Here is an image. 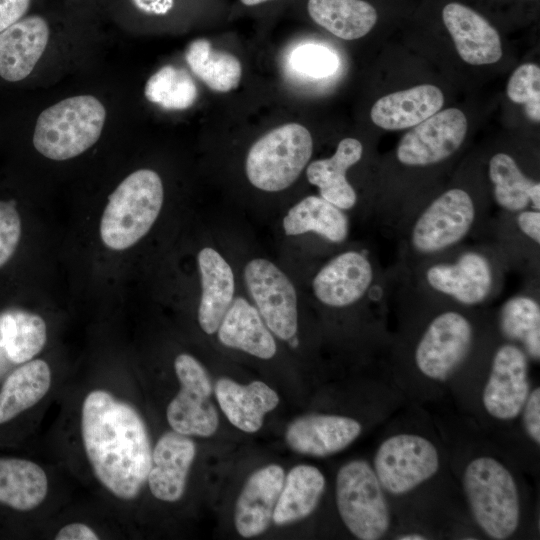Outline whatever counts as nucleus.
Masks as SVG:
<instances>
[{
    "label": "nucleus",
    "instance_id": "f257e3e1",
    "mask_svg": "<svg viewBox=\"0 0 540 540\" xmlns=\"http://www.w3.org/2000/svg\"><path fill=\"white\" fill-rule=\"evenodd\" d=\"M81 435L98 481L119 499L136 498L152 462L148 430L137 410L108 391L93 390L82 404Z\"/></svg>",
    "mask_w": 540,
    "mask_h": 540
},
{
    "label": "nucleus",
    "instance_id": "f03ea898",
    "mask_svg": "<svg viewBox=\"0 0 540 540\" xmlns=\"http://www.w3.org/2000/svg\"><path fill=\"white\" fill-rule=\"evenodd\" d=\"M164 200L157 172L139 169L129 174L110 194L100 221V236L111 250L135 245L151 229Z\"/></svg>",
    "mask_w": 540,
    "mask_h": 540
},
{
    "label": "nucleus",
    "instance_id": "7ed1b4c3",
    "mask_svg": "<svg viewBox=\"0 0 540 540\" xmlns=\"http://www.w3.org/2000/svg\"><path fill=\"white\" fill-rule=\"evenodd\" d=\"M105 119V107L94 96L63 99L40 113L33 145L41 155L51 160L77 157L98 141Z\"/></svg>",
    "mask_w": 540,
    "mask_h": 540
},
{
    "label": "nucleus",
    "instance_id": "20e7f679",
    "mask_svg": "<svg viewBox=\"0 0 540 540\" xmlns=\"http://www.w3.org/2000/svg\"><path fill=\"white\" fill-rule=\"evenodd\" d=\"M463 488L478 526L492 539L510 537L520 521V499L509 470L492 457H478L466 467Z\"/></svg>",
    "mask_w": 540,
    "mask_h": 540
},
{
    "label": "nucleus",
    "instance_id": "39448f33",
    "mask_svg": "<svg viewBox=\"0 0 540 540\" xmlns=\"http://www.w3.org/2000/svg\"><path fill=\"white\" fill-rule=\"evenodd\" d=\"M313 151L309 130L298 123L276 127L249 149L245 172L259 190L278 192L290 187L307 166Z\"/></svg>",
    "mask_w": 540,
    "mask_h": 540
},
{
    "label": "nucleus",
    "instance_id": "423d86ee",
    "mask_svg": "<svg viewBox=\"0 0 540 540\" xmlns=\"http://www.w3.org/2000/svg\"><path fill=\"white\" fill-rule=\"evenodd\" d=\"M336 503L348 530L361 540H378L390 526V512L375 471L364 460L344 464L336 477Z\"/></svg>",
    "mask_w": 540,
    "mask_h": 540
},
{
    "label": "nucleus",
    "instance_id": "0eeeda50",
    "mask_svg": "<svg viewBox=\"0 0 540 540\" xmlns=\"http://www.w3.org/2000/svg\"><path fill=\"white\" fill-rule=\"evenodd\" d=\"M174 369L180 389L167 406L170 427L187 436L213 435L219 426V415L211 400L214 390L208 372L187 353L176 357Z\"/></svg>",
    "mask_w": 540,
    "mask_h": 540
},
{
    "label": "nucleus",
    "instance_id": "6e6552de",
    "mask_svg": "<svg viewBox=\"0 0 540 540\" xmlns=\"http://www.w3.org/2000/svg\"><path fill=\"white\" fill-rule=\"evenodd\" d=\"M439 469V454L428 439L397 434L379 446L374 471L383 489L400 495L431 478Z\"/></svg>",
    "mask_w": 540,
    "mask_h": 540
},
{
    "label": "nucleus",
    "instance_id": "1a4fd4ad",
    "mask_svg": "<svg viewBox=\"0 0 540 540\" xmlns=\"http://www.w3.org/2000/svg\"><path fill=\"white\" fill-rule=\"evenodd\" d=\"M475 205L463 189L445 191L419 215L411 231V245L422 255L442 252L459 243L475 220Z\"/></svg>",
    "mask_w": 540,
    "mask_h": 540
},
{
    "label": "nucleus",
    "instance_id": "9d476101",
    "mask_svg": "<svg viewBox=\"0 0 540 540\" xmlns=\"http://www.w3.org/2000/svg\"><path fill=\"white\" fill-rule=\"evenodd\" d=\"M246 287L268 329L288 341L298 329L297 295L288 276L273 262L256 258L244 269Z\"/></svg>",
    "mask_w": 540,
    "mask_h": 540
},
{
    "label": "nucleus",
    "instance_id": "9b49d317",
    "mask_svg": "<svg viewBox=\"0 0 540 540\" xmlns=\"http://www.w3.org/2000/svg\"><path fill=\"white\" fill-rule=\"evenodd\" d=\"M472 342L470 321L459 312L445 311L427 326L415 350V363L426 377L444 381L463 363Z\"/></svg>",
    "mask_w": 540,
    "mask_h": 540
},
{
    "label": "nucleus",
    "instance_id": "f8f14e48",
    "mask_svg": "<svg viewBox=\"0 0 540 540\" xmlns=\"http://www.w3.org/2000/svg\"><path fill=\"white\" fill-rule=\"evenodd\" d=\"M467 119L456 108L438 111L415 125L400 140L397 159L407 166H428L451 156L463 143Z\"/></svg>",
    "mask_w": 540,
    "mask_h": 540
},
{
    "label": "nucleus",
    "instance_id": "ddd939ff",
    "mask_svg": "<svg viewBox=\"0 0 540 540\" xmlns=\"http://www.w3.org/2000/svg\"><path fill=\"white\" fill-rule=\"evenodd\" d=\"M529 395L527 354L515 344H504L494 354L482 401L496 419L516 418Z\"/></svg>",
    "mask_w": 540,
    "mask_h": 540
},
{
    "label": "nucleus",
    "instance_id": "4468645a",
    "mask_svg": "<svg viewBox=\"0 0 540 540\" xmlns=\"http://www.w3.org/2000/svg\"><path fill=\"white\" fill-rule=\"evenodd\" d=\"M440 15L463 61L471 65H486L500 60V35L480 12L463 2L448 1L441 8Z\"/></svg>",
    "mask_w": 540,
    "mask_h": 540
},
{
    "label": "nucleus",
    "instance_id": "2eb2a0df",
    "mask_svg": "<svg viewBox=\"0 0 540 540\" xmlns=\"http://www.w3.org/2000/svg\"><path fill=\"white\" fill-rule=\"evenodd\" d=\"M425 277L427 284L436 292L469 306L486 300L493 286L489 260L474 251L463 253L452 263L430 266Z\"/></svg>",
    "mask_w": 540,
    "mask_h": 540
},
{
    "label": "nucleus",
    "instance_id": "dca6fc26",
    "mask_svg": "<svg viewBox=\"0 0 540 540\" xmlns=\"http://www.w3.org/2000/svg\"><path fill=\"white\" fill-rule=\"evenodd\" d=\"M374 272L368 258L358 251H346L331 259L315 275V297L330 307H346L360 300L372 284Z\"/></svg>",
    "mask_w": 540,
    "mask_h": 540
},
{
    "label": "nucleus",
    "instance_id": "f3484780",
    "mask_svg": "<svg viewBox=\"0 0 540 540\" xmlns=\"http://www.w3.org/2000/svg\"><path fill=\"white\" fill-rule=\"evenodd\" d=\"M361 431V424L351 417L310 414L288 425L285 441L297 453L325 457L345 449Z\"/></svg>",
    "mask_w": 540,
    "mask_h": 540
},
{
    "label": "nucleus",
    "instance_id": "a211bd4d",
    "mask_svg": "<svg viewBox=\"0 0 540 540\" xmlns=\"http://www.w3.org/2000/svg\"><path fill=\"white\" fill-rule=\"evenodd\" d=\"M196 455V445L187 435L164 433L152 450L147 482L158 500L176 502L184 494L189 470Z\"/></svg>",
    "mask_w": 540,
    "mask_h": 540
},
{
    "label": "nucleus",
    "instance_id": "6ab92c4d",
    "mask_svg": "<svg viewBox=\"0 0 540 540\" xmlns=\"http://www.w3.org/2000/svg\"><path fill=\"white\" fill-rule=\"evenodd\" d=\"M284 478V469L277 464L266 465L249 476L235 506L234 524L240 536L255 537L269 527Z\"/></svg>",
    "mask_w": 540,
    "mask_h": 540
},
{
    "label": "nucleus",
    "instance_id": "aec40b11",
    "mask_svg": "<svg viewBox=\"0 0 540 540\" xmlns=\"http://www.w3.org/2000/svg\"><path fill=\"white\" fill-rule=\"evenodd\" d=\"M49 26L38 15L21 18L0 33V76L18 82L31 74L43 55Z\"/></svg>",
    "mask_w": 540,
    "mask_h": 540
},
{
    "label": "nucleus",
    "instance_id": "412c9836",
    "mask_svg": "<svg viewBox=\"0 0 540 540\" xmlns=\"http://www.w3.org/2000/svg\"><path fill=\"white\" fill-rule=\"evenodd\" d=\"M216 400L229 422L247 433L257 432L264 416L279 404L275 390L263 381L240 384L230 378H219L214 386Z\"/></svg>",
    "mask_w": 540,
    "mask_h": 540
},
{
    "label": "nucleus",
    "instance_id": "4be33fe9",
    "mask_svg": "<svg viewBox=\"0 0 540 540\" xmlns=\"http://www.w3.org/2000/svg\"><path fill=\"white\" fill-rule=\"evenodd\" d=\"M197 263L201 281L198 322L206 334L217 332L233 299L235 282L230 265L211 247L200 250Z\"/></svg>",
    "mask_w": 540,
    "mask_h": 540
},
{
    "label": "nucleus",
    "instance_id": "5701e85b",
    "mask_svg": "<svg viewBox=\"0 0 540 540\" xmlns=\"http://www.w3.org/2000/svg\"><path fill=\"white\" fill-rule=\"evenodd\" d=\"M444 96L435 85L422 84L378 99L371 108L373 123L385 130L413 127L443 106Z\"/></svg>",
    "mask_w": 540,
    "mask_h": 540
},
{
    "label": "nucleus",
    "instance_id": "b1692460",
    "mask_svg": "<svg viewBox=\"0 0 540 540\" xmlns=\"http://www.w3.org/2000/svg\"><path fill=\"white\" fill-rule=\"evenodd\" d=\"M217 335L224 346L260 359H271L277 351L273 334L257 308L242 297L233 299L220 323Z\"/></svg>",
    "mask_w": 540,
    "mask_h": 540
},
{
    "label": "nucleus",
    "instance_id": "393cba45",
    "mask_svg": "<svg viewBox=\"0 0 540 540\" xmlns=\"http://www.w3.org/2000/svg\"><path fill=\"white\" fill-rule=\"evenodd\" d=\"M362 153L359 140L344 138L330 158L315 160L307 166V179L319 189L322 198L342 210L351 209L356 204L357 194L346 172L361 159Z\"/></svg>",
    "mask_w": 540,
    "mask_h": 540
},
{
    "label": "nucleus",
    "instance_id": "a878e982",
    "mask_svg": "<svg viewBox=\"0 0 540 540\" xmlns=\"http://www.w3.org/2000/svg\"><path fill=\"white\" fill-rule=\"evenodd\" d=\"M304 9L317 26L347 41L366 36L380 18L369 0H305Z\"/></svg>",
    "mask_w": 540,
    "mask_h": 540
},
{
    "label": "nucleus",
    "instance_id": "bb28decb",
    "mask_svg": "<svg viewBox=\"0 0 540 540\" xmlns=\"http://www.w3.org/2000/svg\"><path fill=\"white\" fill-rule=\"evenodd\" d=\"M325 484L324 475L315 466H294L284 478L272 521L283 526L309 516L317 507Z\"/></svg>",
    "mask_w": 540,
    "mask_h": 540
},
{
    "label": "nucleus",
    "instance_id": "cd10ccee",
    "mask_svg": "<svg viewBox=\"0 0 540 540\" xmlns=\"http://www.w3.org/2000/svg\"><path fill=\"white\" fill-rule=\"evenodd\" d=\"M288 236L314 232L333 243L343 242L349 232V222L343 210L321 196H307L292 206L283 218Z\"/></svg>",
    "mask_w": 540,
    "mask_h": 540
},
{
    "label": "nucleus",
    "instance_id": "c85d7f7f",
    "mask_svg": "<svg viewBox=\"0 0 540 540\" xmlns=\"http://www.w3.org/2000/svg\"><path fill=\"white\" fill-rule=\"evenodd\" d=\"M48 491V479L36 463L20 458H0V503L18 511L38 507Z\"/></svg>",
    "mask_w": 540,
    "mask_h": 540
},
{
    "label": "nucleus",
    "instance_id": "c756f323",
    "mask_svg": "<svg viewBox=\"0 0 540 540\" xmlns=\"http://www.w3.org/2000/svg\"><path fill=\"white\" fill-rule=\"evenodd\" d=\"M51 385L50 367L44 360L25 362L0 388V425L38 403Z\"/></svg>",
    "mask_w": 540,
    "mask_h": 540
},
{
    "label": "nucleus",
    "instance_id": "7c9ffc66",
    "mask_svg": "<svg viewBox=\"0 0 540 540\" xmlns=\"http://www.w3.org/2000/svg\"><path fill=\"white\" fill-rule=\"evenodd\" d=\"M185 59L190 70L213 91H232L241 81L239 59L233 54L213 49L207 39L193 40L186 49Z\"/></svg>",
    "mask_w": 540,
    "mask_h": 540
},
{
    "label": "nucleus",
    "instance_id": "2f4dec72",
    "mask_svg": "<svg viewBox=\"0 0 540 540\" xmlns=\"http://www.w3.org/2000/svg\"><path fill=\"white\" fill-rule=\"evenodd\" d=\"M0 344L8 359L25 363L37 355L47 340L46 323L37 314L11 310L0 318Z\"/></svg>",
    "mask_w": 540,
    "mask_h": 540
},
{
    "label": "nucleus",
    "instance_id": "473e14b6",
    "mask_svg": "<svg viewBox=\"0 0 540 540\" xmlns=\"http://www.w3.org/2000/svg\"><path fill=\"white\" fill-rule=\"evenodd\" d=\"M503 335L520 342L532 359L540 358V305L530 296L519 295L507 300L499 317Z\"/></svg>",
    "mask_w": 540,
    "mask_h": 540
},
{
    "label": "nucleus",
    "instance_id": "72a5a7b5",
    "mask_svg": "<svg viewBox=\"0 0 540 540\" xmlns=\"http://www.w3.org/2000/svg\"><path fill=\"white\" fill-rule=\"evenodd\" d=\"M489 177L500 207L509 212H520L530 205V190L536 182L522 173L510 155L497 153L490 159Z\"/></svg>",
    "mask_w": 540,
    "mask_h": 540
},
{
    "label": "nucleus",
    "instance_id": "f704fd0d",
    "mask_svg": "<svg viewBox=\"0 0 540 540\" xmlns=\"http://www.w3.org/2000/svg\"><path fill=\"white\" fill-rule=\"evenodd\" d=\"M145 96L149 101L165 109L183 110L193 105L198 90L185 70L167 65L149 78Z\"/></svg>",
    "mask_w": 540,
    "mask_h": 540
},
{
    "label": "nucleus",
    "instance_id": "c9c22d12",
    "mask_svg": "<svg viewBox=\"0 0 540 540\" xmlns=\"http://www.w3.org/2000/svg\"><path fill=\"white\" fill-rule=\"evenodd\" d=\"M509 99L525 106L527 116L540 121V68L533 63L519 66L511 75L507 85Z\"/></svg>",
    "mask_w": 540,
    "mask_h": 540
},
{
    "label": "nucleus",
    "instance_id": "e433bc0d",
    "mask_svg": "<svg viewBox=\"0 0 540 540\" xmlns=\"http://www.w3.org/2000/svg\"><path fill=\"white\" fill-rule=\"evenodd\" d=\"M290 64L296 72L307 77L325 78L335 73L339 59L335 52L324 45L306 43L291 53Z\"/></svg>",
    "mask_w": 540,
    "mask_h": 540
},
{
    "label": "nucleus",
    "instance_id": "4c0bfd02",
    "mask_svg": "<svg viewBox=\"0 0 540 540\" xmlns=\"http://www.w3.org/2000/svg\"><path fill=\"white\" fill-rule=\"evenodd\" d=\"M21 237V219L14 201L0 200V268L13 256Z\"/></svg>",
    "mask_w": 540,
    "mask_h": 540
},
{
    "label": "nucleus",
    "instance_id": "58836bf2",
    "mask_svg": "<svg viewBox=\"0 0 540 540\" xmlns=\"http://www.w3.org/2000/svg\"><path fill=\"white\" fill-rule=\"evenodd\" d=\"M523 422L528 436L539 445L540 443V388L529 393L522 408Z\"/></svg>",
    "mask_w": 540,
    "mask_h": 540
},
{
    "label": "nucleus",
    "instance_id": "ea45409f",
    "mask_svg": "<svg viewBox=\"0 0 540 540\" xmlns=\"http://www.w3.org/2000/svg\"><path fill=\"white\" fill-rule=\"evenodd\" d=\"M30 6V0H0V33L20 20Z\"/></svg>",
    "mask_w": 540,
    "mask_h": 540
},
{
    "label": "nucleus",
    "instance_id": "a19ab883",
    "mask_svg": "<svg viewBox=\"0 0 540 540\" xmlns=\"http://www.w3.org/2000/svg\"><path fill=\"white\" fill-rule=\"evenodd\" d=\"M517 224L520 230L534 241L537 245L540 244V211L539 210H522L518 212Z\"/></svg>",
    "mask_w": 540,
    "mask_h": 540
},
{
    "label": "nucleus",
    "instance_id": "79ce46f5",
    "mask_svg": "<svg viewBox=\"0 0 540 540\" xmlns=\"http://www.w3.org/2000/svg\"><path fill=\"white\" fill-rule=\"evenodd\" d=\"M55 540H97L95 531L83 523H71L62 527L54 537Z\"/></svg>",
    "mask_w": 540,
    "mask_h": 540
},
{
    "label": "nucleus",
    "instance_id": "37998d69",
    "mask_svg": "<svg viewBox=\"0 0 540 540\" xmlns=\"http://www.w3.org/2000/svg\"><path fill=\"white\" fill-rule=\"evenodd\" d=\"M132 4L148 16H166L175 8L176 0H131Z\"/></svg>",
    "mask_w": 540,
    "mask_h": 540
},
{
    "label": "nucleus",
    "instance_id": "c03bdc74",
    "mask_svg": "<svg viewBox=\"0 0 540 540\" xmlns=\"http://www.w3.org/2000/svg\"><path fill=\"white\" fill-rule=\"evenodd\" d=\"M277 1H279V0H238V3L243 8L253 9V8L268 5V4L277 2Z\"/></svg>",
    "mask_w": 540,
    "mask_h": 540
},
{
    "label": "nucleus",
    "instance_id": "a18cd8bd",
    "mask_svg": "<svg viewBox=\"0 0 540 540\" xmlns=\"http://www.w3.org/2000/svg\"><path fill=\"white\" fill-rule=\"evenodd\" d=\"M397 539L399 540H425L426 538L421 534L411 533V534L401 535Z\"/></svg>",
    "mask_w": 540,
    "mask_h": 540
},
{
    "label": "nucleus",
    "instance_id": "49530a36",
    "mask_svg": "<svg viewBox=\"0 0 540 540\" xmlns=\"http://www.w3.org/2000/svg\"><path fill=\"white\" fill-rule=\"evenodd\" d=\"M524 1H529V2H531V1H536V0H524Z\"/></svg>",
    "mask_w": 540,
    "mask_h": 540
}]
</instances>
